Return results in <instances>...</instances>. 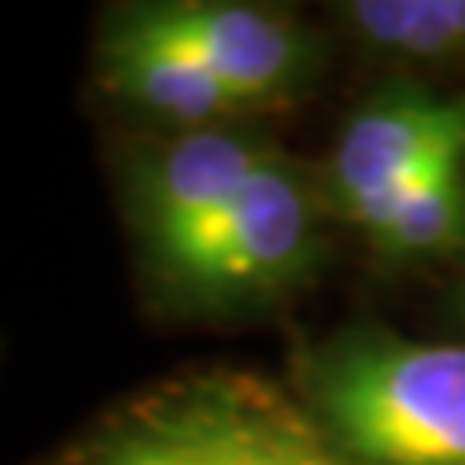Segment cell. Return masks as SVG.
<instances>
[{"instance_id": "cell-1", "label": "cell", "mask_w": 465, "mask_h": 465, "mask_svg": "<svg viewBox=\"0 0 465 465\" xmlns=\"http://www.w3.org/2000/svg\"><path fill=\"white\" fill-rule=\"evenodd\" d=\"M307 396L353 465H465V345L353 330L311 357Z\"/></svg>"}, {"instance_id": "cell-2", "label": "cell", "mask_w": 465, "mask_h": 465, "mask_svg": "<svg viewBox=\"0 0 465 465\" xmlns=\"http://www.w3.org/2000/svg\"><path fill=\"white\" fill-rule=\"evenodd\" d=\"M58 465H353L311 411L244 372L155 388Z\"/></svg>"}, {"instance_id": "cell-3", "label": "cell", "mask_w": 465, "mask_h": 465, "mask_svg": "<svg viewBox=\"0 0 465 465\" xmlns=\"http://www.w3.org/2000/svg\"><path fill=\"white\" fill-rule=\"evenodd\" d=\"M318 241V206L302 174L268 155L229 206L210 217L159 272L202 302L264 299L299 280Z\"/></svg>"}, {"instance_id": "cell-4", "label": "cell", "mask_w": 465, "mask_h": 465, "mask_svg": "<svg viewBox=\"0 0 465 465\" xmlns=\"http://www.w3.org/2000/svg\"><path fill=\"white\" fill-rule=\"evenodd\" d=\"M446 163H465V97L391 90L345 121L330 163V194L365 232L407 186Z\"/></svg>"}, {"instance_id": "cell-5", "label": "cell", "mask_w": 465, "mask_h": 465, "mask_svg": "<svg viewBox=\"0 0 465 465\" xmlns=\"http://www.w3.org/2000/svg\"><path fill=\"white\" fill-rule=\"evenodd\" d=\"M143 24L198 58L244 109L268 105L299 82L307 35L280 12L232 0H167L140 5Z\"/></svg>"}, {"instance_id": "cell-6", "label": "cell", "mask_w": 465, "mask_h": 465, "mask_svg": "<svg viewBox=\"0 0 465 465\" xmlns=\"http://www.w3.org/2000/svg\"><path fill=\"white\" fill-rule=\"evenodd\" d=\"M272 152L237 128H194L143 159L136 174V225L155 260L183 249L217 217Z\"/></svg>"}, {"instance_id": "cell-7", "label": "cell", "mask_w": 465, "mask_h": 465, "mask_svg": "<svg viewBox=\"0 0 465 465\" xmlns=\"http://www.w3.org/2000/svg\"><path fill=\"white\" fill-rule=\"evenodd\" d=\"M97 78L124 105L179 124L183 133L225 128L232 116L249 113L198 58L143 24L136 8L109 20L97 51Z\"/></svg>"}, {"instance_id": "cell-8", "label": "cell", "mask_w": 465, "mask_h": 465, "mask_svg": "<svg viewBox=\"0 0 465 465\" xmlns=\"http://www.w3.org/2000/svg\"><path fill=\"white\" fill-rule=\"evenodd\" d=\"M365 237L388 256H434L465 237V163H446L415 186L365 229Z\"/></svg>"}, {"instance_id": "cell-9", "label": "cell", "mask_w": 465, "mask_h": 465, "mask_svg": "<svg viewBox=\"0 0 465 465\" xmlns=\"http://www.w3.org/2000/svg\"><path fill=\"white\" fill-rule=\"evenodd\" d=\"M341 20L361 43L400 58H442L465 47V0H349Z\"/></svg>"}]
</instances>
